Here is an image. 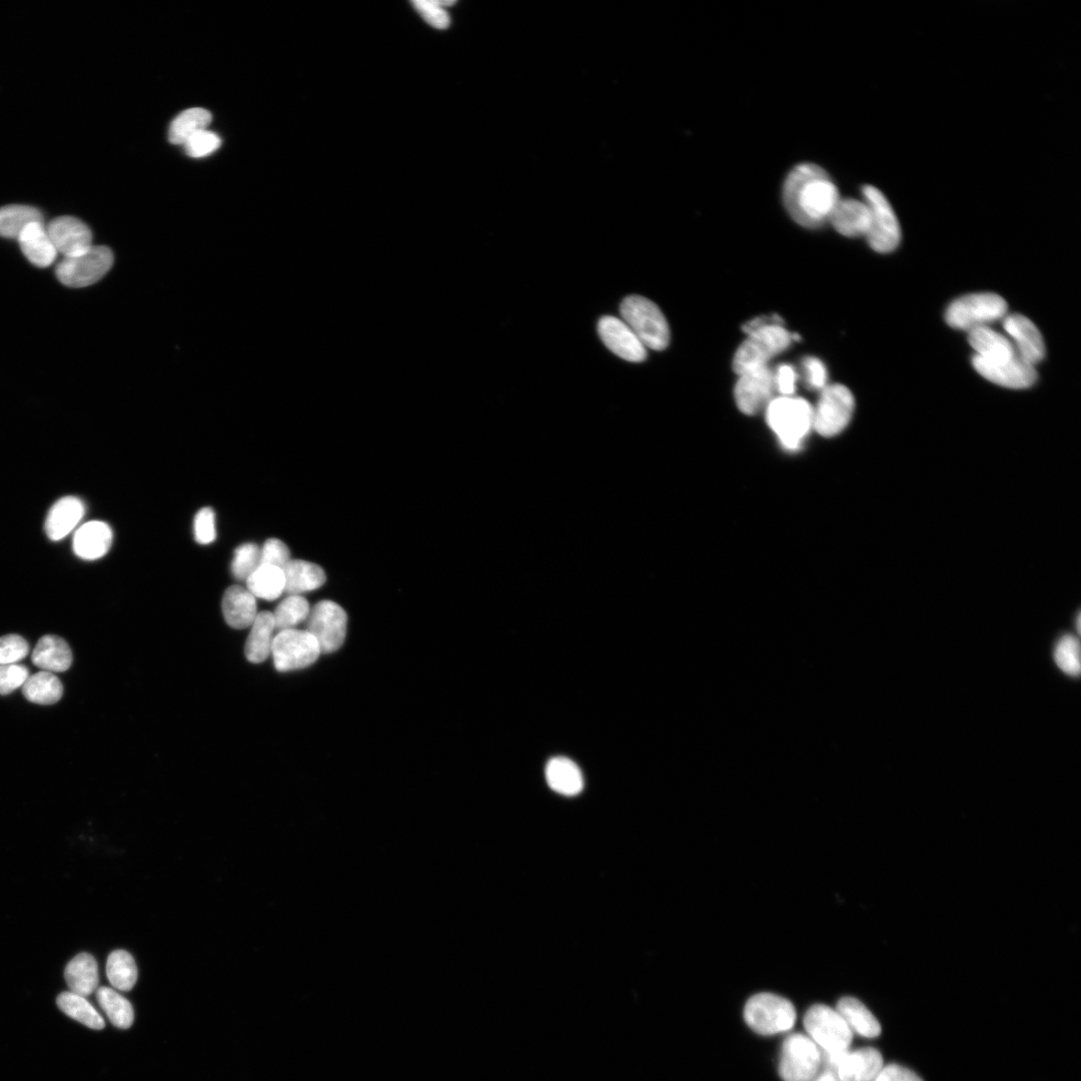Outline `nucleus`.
<instances>
[{"label": "nucleus", "mask_w": 1081, "mask_h": 1081, "mask_svg": "<svg viewBox=\"0 0 1081 1081\" xmlns=\"http://www.w3.org/2000/svg\"><path fill=\"white\" fill-rule=\"evenodd\" d=\"M782 195L790 217L806 229H818L829 222L840 201L835 184L814 164L794 168L785 180Z\"/></svg>", "instance_id": "f257e3e1"}, {"label": "nucleus", "mask_w": 1081, "mask_h": 1081, "mask_svg": "<svg viewBox=\"0 0 1081 1081\" xmlns=\"http://www.w3.org/2000/svg\"><path fill=\"white\" fill-rule=\"evenodd\" d=\"M743 331L748 338L733 359V370L738 376L768 367L772 358L793 343V334L784 327L779 315L755 318L743 326Z\"/></svg>", "instance_id": "f03ea898"}, {"label": "nucleus", "mask_w": 1081, "mask_h": 1081, "mask_svg": "<svg viewBox=\"0 0 1081 1081\" xmlns=\"http://www.w3.org/2000/svg\"><path fill=\"white\" fill-rule=\"evenodd\" d=\"M765 411L768 426L788 450L800 448L813 429V407L802 398L776 397Z\"/></svg>", "instance_id": "7ed1b4c3"}, {"label": "nucleus", "mask_w": 1081, "mask_h": 1081, "mask_svg": "<svg viewBox=\"0 0 1081 1081\" xmlns=\"http://www.w3.org/2000/svg\"><path fill=\"white\" fill-rule=\"evenodd\" d=\"M1008 315L1006 301L993 293H975L958 298L946 310L945 321L953 329L969 333L990 327Z\"/></svg>", "instance_id": "20e7f679"}, {"label": "nucleus", "mask_w": 1081, "mask_h": 1081, "mask_svg": "<svg viewBox=\"0 0 1081 1081\" xmlns=\"http://www.w3.org/2000/svg\"><path fill=\"white\" fill-rule=\"evenodd\" d=\"M622 320L630 327L644 347L665 350L670 343V330L661 310L640 296L626 298L620 306Z\"/></svg>", "instance_id": "39448f33"}, {"label": "nucleus", "mask_w": 1081, "mask_h": 1081, "mask_svg": "<svg viewBox=\"0 0 1081 1081\" xmlns=\"http://www.w3.org/2000/svg\"><path fill=\"white\" fill-rule=\"evenodd\" d=\"M794 1005L773 993H758L746 1003L744 1017L749 1027L761 1035H773L792 1029L796 1021Z\"/></svg>", "instance_id": "423d86ee"}, {"label": "nucleus", "mask_w": 1081, "mask_h": 1081, "mask_svg": "<svg viewBox=\"0 0 1081 1081\" xmlns=\"http://www.w3.org/2000/svg\"><path fill=\"white\" fill-rule=\"evenodd\" d=\"M871 223L866 236L870 248L879 254L895 251L901 242V228L897 216L884 194L873 186L862 189Z\"/></svg>", "instance_id": "0eeeda50"}, {"label": "nucleus", "mask_w": 1081, "mask_h": 1081, "mask_svg": "<svg viewBox=\"0 0 1081 1081\" xmlns=\"http://www.w3.org/2000/svg\"><path fill=\"white\" fill-rule=\"evenodd\" d=\"M854 410L855 399L847 387L828 385L813 408V429L822 437H835L847 428Z\"/></svg>", "instance_id": "6e6552de"}, {"label": "nucleus", "mask_w": 1081, "mask_h": 1081, "mask_svg": "<svg viewBox=\"0 0 1081 1081\" xmlns=\"http://www.w3.org/2000/svg\"><path fill=\"white\" fill-rule=\"evenodd\" d=\"M804 1027L808 1037L823 1052L849 1050L853 1032L838 1013L824 1004H816L808 1009L804 1017Z\"/></svg>", "instance_id": "1a4fd4ad"}, {"label": "nucleus", "mask_w": 1081, "mask_h": 1081, "mask_svg": "<svg viewBox=\"0 0 1081 1081\" xmlns=\"http://www.w3.org/2000/svg\"><path fill=\"white\" fill-rule=\"evenodd\" d=\"M114 254L104 246H93L88 252L64 258L57 267V277L70 288H86L101 281L112 269Z\"/></svg>", "instance_id": "9d476101"}, {"label": "nucleus", "mask_w": 1081, "mask_h": 1081, "mask_svg": "<svg viewBox=\"0 0 1081 1081\" xmlns=\"http://www.w3.org/2000/svg\"><path fill=\"white\" fill-rule=\"evenodd\" d=\"M821 1064L822 1052L808 1036L794 1033L784 1040L779 1063L783 1081H811Z\"/></svg>", "instance_id": "9b49d317"}, {"label": "nucleus", "mask_w": 1081, "mask_h": 1081, "mask_svg": "<svg viewBox=\"0 0 1081 1081\" xmlns=\"http://www.w3.org/2000/svg\"><path fill=\"white\" fill-rule=\"evenodd\" d=\"M321 653L317 640L308 631L283 630L273 641L274 663L280 672L307 668L318 660Z\"/></svg>", "instance_id": "f8f14e48"}, {"label": "nucleus", "mask_w": 1081, "mask_h": 1081, "mask_svg": "<svg viewBox=\"0 0 1081 1081\" xmlns=\"http://www.w3.org/2000/svg\"><path fill=\"white\" fill-rule=\"evenodd\" d=\"M348 615L337 603L324 600L311 609L308 632L317 640L324 654L338 651L347 635Z\"/></svg>", "instance_id": "ddd939ff"}, {"label": "nucleus", "mask_w": 1081, "mask_h": 1081, "mask_svg": "<svg viewBox=\"0 0 1081 1081\" xmlns=\"http://www.w3.org/2000/svg\"><path fill=\"white\" fill-rule=\"evenodd\" d=\"M774 375L769 367L739 376L734 396L738 409L746 415H756L774 399Z\"/></svg>", "instance_id": "4468645a"}, {"label": "nucleus", "mask_w": 1081, "mask_h": 1081, "mask_svg": "<svg viewBox=\"0 0 1081 1081\" xmlns=\"http://www.w3.org/2000/svg\"><path fill=\"white\" fill-rule=\"evenodd\" d=\"M974 370L985 380L997 386L1024 390L1032 387L1038 378L1035 367L1024 362L1018 356L1002 363H987L975 356L972 358Z\"/></svg>", "instance_id": "2eb2a0df"}, {"label": "nucleus", "mask_w": 1081, "mask_h": 1081, "mask_svg": "<svg viewBox=\"0 0 1081 1081\" xmlns=\"http://www.w3.org/2000/svg\"><path fill=\"white\" fill-rule=\"evenodd\" d=\"M1004 335L1014 347L1017 356L1024 362L1036 366L1045 357L1043 337L1027 317L1020 314H1008L1002 320Z\"/></svg>", "instance_id": "dca6fc26"}, {"label": "nucleus", "mask_w": 1081, "mask_h": 1081, "mask_svg": "<svg viewBox=\"0 0 1081 1081\" xmlns=\"http://www.w3.org/2000/svg\"><path fill=\"white\" fill-rule=\"evenodd\" d=\"M598 333L605 346L621 359L631 363L647 359L646 348L623 320L603 317L598 323Z\"/></svg>", "instance_id": "f3484780"}, {"label": "nucleus", "mask_w": 1081, "mask_h": 1081, "mask_svg": "<svg viewBox=\"0 0 1081 1081\" xmlns=\"http://www.w3.org/2000/svg\"><path fill=\"white\" fill-rule=\"evenodd\" d=\"M47 230L58 253L65 258L80 256L94 246L92 231L75 217H59L47 226Z\"/></svg>", "instance_id": "a211bd4d"}, {"label": "nucleus", "mask_w": 1081, "mask_h": 1081, "mask_svg": "<svg viewBox=\"0 0 1081 1081\" xmlns=\"http://www.w3.org/2000/svg\"><path fill=\"white\" fill-rule=\"evenodd\" d=\"M829 222L844 237H866L871 223L870 210L864 201L840 199Z\"/></svg>", "instance_id": "6ab92c4d"}, {"label": "nucleus", "mask_w": 1081, "mask_h": 1081, "mask_svg": "<svg viewBox=\"0 0 1081 1081\" xmlns=\"http://www.w3.org/2000/svg\"><path fill=\"white\" fill-rule=\"evenodd\" d=\"M968 342L975 352L974 356L987 363H1002L1017 357L1009 339L991 327L970 331Z\"/></svg>", "instance_id": "aec40b11"}, {"label": "nucleus", "mask_w": 1081, "mask_h": 1081, "mask_svg": "<svg viewBox=\"0 0 1081 1081\" xmlns=\"http://www.w3.org/2000/svg\"><path fill=\"white\" fill-rule=\"evenodd\" d=\"M113 539V530L107 523L92 521L77 531L74 538V551L84 560H98L108 554Z\"/></svg>", "instance_id": "412c9836"}, {"label": "nucleus", "mask_w": 1081, "mask_h": 1081, "mask_svg": "<svg viewBox=\"0 0 1081 1081\" xmlns=\"http://www.w3.org/2000/svg\"><path fill=\"white\" fill-rule=\"evenodd\" d=\"M86 514L85 503L73 496L59 500L51 509L46 521V533L52 541H61L70 535Z\"/></svg>", "instance_id": "4be33fe9"}, {"label": "nucleus", "mask_w": 1081, "mask_h": 1081, "mask_svg": "<svg viewBox=\"0 0 1081 1081\" xmlns=\"http://www.w3.org/2000/svg\"><path fill=\"white\" fill-rule=\"evenodd\" d=\"M883 1066L882 1054L867 1047L849 1050L836 1073L840 1081H874Z\"/></svg>", "instance_id": "5701e85b"}, {"label": "nucleus", "mask_w": 1081, "mask_h": 1081, "mask_svg": "<svg viewBox=\"0 0 1081 1081\" xmlns=\"http://www.w3.org/2000/svg\"><path fill=\"white\" fill-rule=\"evenodd\" d=\"M18 240L24 255L33 265L48 268L56 262L58 251L44 223L30 225Z\"/></svg>", "instance_id": "b1692460"}, {"label": "nucleus", "mask_w": 1081, "mask_h": 1081, "mask_svg": "<svg viewBox=\"0 0 1081 1081\" xmlns=\"http://www.w3.org/2000/svg\"><path fill=\"white\" fill-rule=\"evenodd\" d=\"M223 613L232 628L246 629L253 625L258 615L256 597L242 586H232L225 592Z\"/></svg>", "instance_id": "393cba45"}, {"label": "nucleus", "mask_w": 1081, "mask_h": 1081, "mask_svg": "<svg viewBox=\"0 0 1081 1081\" xmlns=\"http://www.w3.org/2000/svg\"><path fill=\"white\" fill-rule=\"evenodd\" d=\"M32 661L43 671L62 673L71 668L73 653L67 641L58 636L47 635L38 642Z\"/></svg>", "instance_id": "a878e982"}, {"label": "nucleus", "mask_w": 1081, "mask_h": 1081, "mask_svg": "<svg viewBox=\"0 0 1081 1081\" xmlns=\"http://www.w3.org/2000/svg\"><path fill=\"white\" fill-rule=\"evenodd\" d=\"M286 579L285 592L301 595L323 587L327 575L322 567L304 560H291L283 569Z\"/></svg>", "instance_id": "bb28decb"}, {"label": "nucleus", "mask_w": 1081, "mask_h": 1081, "mask_svg": "<svg viewBox=\"0 0 1081 1081\" xmlns=\"http://www.w3.org/2000/svg\"><path fill=\"white\" fill-rule=\"evenodd\" d=\"M275 630L273 613L265 611L257 615L245 647L246 657L251 663L260 664L270 657Z\"/></svg>", "instance_id": "cd10ccee"}, {"label": "nucleus", "mask_w": 1081, "mask_h": 1081, "mask_svg": "<svg viewBox=\"0 0 1081 1081\" xmlns=\"http://www.w3.org/2000/svg\"><path fill=\"white\" fill-rule=\"evenodd\" d=\"M66 981L72 992L88 997L99 986V968L95 957L89 953L77 955L67 965Z\"/></svg>", "instance_id": "c85d7f7f"}, {"label": "nucleus", "mask_w": 1081, "mask_h": 1081, "mask_svg": "<svg viewBox=\"0 0 1081 1081\" xmlns=\"http://www.w3.org/2000/svg\"><path fill=\"white\" fill-rule=\"evenodd\" d=\"M546 778L554 791L566 796L577 795L584 787L581 770L576 763L565 757H556L548 762Z\"/></svg>", "instance_id": "c756f323"}, {"label": "nucleus", "mask_w": 1081, "mask_h": 1081, "mask_svg": "<svg viewBox=\"0 0 1081 1081\" xmlns=\"http://www.w3.org/2000/svg\"><path fill=\"white\" fill-rule=\"evenodd\" d=\"M836 1010L853 1033L866 1038H875L880 1035L879 1021L860 1000L854 997H843L838 1001Z\"/></svg>", "instance_id": "7c9ffc66"}, {"label": "nucleus", "mask_w": 1081, "mask_h": 1081, "mask_svg": "<svg viewBox=\"0 0 1081 1081\" xmlns=\"http://www.w3.org/2000/svg\"><path fill=\"white\" fill-rule=\"evenodd\" d=\"M44 223L42 212L32 206L10 205L0 208V237L19 239L27 227Z\"/></svg>", "instance_id": "2f4dec72"}, {"label": "nucleus", "mask_w": 1081, "mask_h": 1081, "mask_svg": "<svg viewBox=\"0 0 1081 1081\" xmlns=\"http://www.w3.org/2000/svg\"><path fill=\"white\" fill-rule=\"evenodd\" d=\"M23 694L33 703L53 705L64 695V686L54 673L41 671L28 678L23 686Z\"/></svg>", "instance_id": "473e14b6"}, {"label": "nucleus", "mask_w": 1081, "mask_h": 1081, "mask_svg": "<svg viewBox=\"0 0 1081 1081\" xmlns=\"http://www.w3.org/2000/svg\"><path fill=\"white\" fill-rule=\"evenodd\" d=\"M247 589L256 597L274 601L285 592L286 579L283 569L261 565L246 581Z\"/></svg>", "instance_id": "72a5a7b5"}, {"label": "nucleus", "mask_w": 1081, "mask_h": 1081, "mask_svg": "<svg viewBox=\"0 0 1081 1081\" xmlns=\"http://www.w3.org/2000/svg\"><path fill=\"white\" fill-rule=\"evenodd\" d=\"M57 1003L64 1013L91 1029L102 1030L106 1026L103 1016L85 996L67 991L59 995Z\"/></svg>", "instance_id": "f704fd0d"}, {"label": "nucleus", "mask_w": 1081, "mask_h": 1081, "mask_svg": "<svg viewBox=\"0 0 1081 1081\" xmlns=\"http://www.w3.org/2000/svg\"><path fill=\"white\" fill-rule=\"evenodd\" d=\"M212 114L201 108L190 109L179 115L170 127L169 140L173 145L184 146L197 133L208 130Z\"/></svg>", "instance_id": "c9c22d12"}, {"label": "nucleus", "mask_w": 1081, "mask_h": 1081, "mask_svg": "<svg viewBox=\"0 0 1081 1081\" xmlns=\"http://www.w3.org/2000/svg\"><path fill=\"white\" fill-rule=\"evenodd\" d=\"M97 999L113 1025L121 1029H128L133 1025V1005L121 993L110 987H101L97 990Z\"/></svg>", "instance_id": "e433bc0d"}, {"label": "nucleus", "mask_w": 1081, "mask_h": 1081, "mask_svg": "<svg viewBox=\"0 0 1081 1081\" xmlns=\"http://www.w3.org/2000/svg\"><path fill=\"white\" fill-rule=\"evenodd\" d=\"M107 974L111 984L120 991H130L138 980V967L131 953L116 950L109 956Z\"/></svg>", "instance_id": "4c0bfd02"}, {"label": "nucleus", "mask_w": 1081, "mask_h": 1081, "mask_svg": "<svg viewBox=\"0 0 1081 1081\" xmlns=\"http://www.w3.org/2000/svg\"><path fill=\"white\" fill-rule=\"evenodd\" d=\"M311 607L301 595H290L277 607L274 615L276 629L283 631L296 627L309 618Z\"/></svg>", "instance_id": "58836bf2"}, {"label": "nucleus", "mask_w": 1081, "mask_h": 1081, "mask_svg": "<svg viewBox=\"0 0 1081 1081\" xmlns=\"http://www.w3.org/2000/svg\"><path fill=\"white\" fill-rule=\"evenodd\" d=\"M1053 658L1057 667L1070 677L1080 674V645L1078 639L1070 634L1062 636L1056 643Z\"/></svg>", "instance_id": "ea45409f"}, {"label": "nucleus", "mask_w": 1081, "mask_h": 1081, "mask_svg": "<svg viewBox=\"0 0 1081 1081\" xmlns=\"http://www.w3.org/2000/svg\"><path fill=\"white\" fill-rule=\"evenodd\" d=\"M260 566L261 549L256 544L247 543L235 551L232 572L236 579L247 581Z\"/></svg>", "instance_id": "a19ab883"}, {"label": "nucleus", "mask_w": 1081, "mask_h": 1081, "mask_svg": "<svg viewBox=\"0 0 1081 1081\" xmlns=\"http://www.w3.org/2000/svg\"><path fill=\"white\" fill-rule=\"evenodd\" d=\"M221 146L222 140L220 137L208 129L194 135L183 147L188 156L194 159H201L212 155L218 151Z\"/></svg>", "instance_id": "79ce46f5"}, {"label": "nucleus", "mask_w": 1081, "mask_h": 1081, "mask_svg": "<svg viewBox=\"0 0 1081 1081\" xmlns=\"http://www.w3.org/2000/svg\"><path fill=\"white\" fill-rule=\"evenodd\" d=\"M30 653V645L23 637L11 634L0 638V665L17 664Z\"/></svg>", "instance_id": "37998d69"}, {"label": "nucleus", "mask_w": 1081, "mask_h": 1081, "mask_svg": "<svg viewBox=\"0 0 1081 1081\" xmlns=\"http://www.w3.org/2000/svg\"><path fill=\"white\" fill-rule=\"evenodd\" d=\"M30 677L29 669L17 664L0 665V695H9L23 687Z\"/></svg>", "instance_id": "c03bdc74"}, {"label": "nucleus", "mask_w": 1081, "mask_h": 1081, "mask_svg": "<svg viewBox=\"0 0 1081 1081\" xmlns=\"http://www.w3.org/2000/svg\"><path fill=\"white\" fill-rule=\"evenodd\" d=\"M805 383L810 390L822 392L828 386V372L825 364L816 357L802 360Z\"/></svg>", "instance_id": "a18cd8bd"}, {"label": "nucleus", "mask_w": 1081, "mask_h": 1081, "mask_svg": "<svg viewBox=\"0 0 1081 1081\" xmlns=\"http://www.w3.org/2000/svg\"><path fill=\"white\" fill-rule=\"evenodd\" d=\"M413 6L430 26L438 30H445L450 26V17L437 0H415Z\"/></svg>", "instance_id": "49530a36"}, {"label": "nucleus", "mask_w": 1081, "mask_h": 1081, "mask_svg": "<svg viewBox=\"0 0 1081 1081\" xmlns=\"http://www.w3.org/2000/svg\"><path fill=\"white\" fill-rule=\"evenodd\" d=\"M195 539L199 544L209 545L216 540V515L212 508L200 510L195 518Z\"/></svg>", "instance_id": "de8ad7c7"}, {"label": "nucleus", "mask_w": 1081, "mask_h": 1081, "mask_svg": "<svg viewBox=\"0 0 1081 1081\" xmlns=\"http://www.w3.org/2000/svg\"><path fill=\"white\" fill-rule=\"evenodd\" d=\"M291 561L288 546L279 539H269L261 550V565H270L284 569Z\"/></svg>", "instance_id": "09e8293b"}, {"label": "nucleus", "mask_w": 1081, "mask_h": 1081, "mask_svg": "<svg viewBox=\"0 0 1081 1081\" xmlns=\"http://www.w3.org/2000/svg\"><path fill=\"white\" fill-rule=\"evenodd\" d=\"M773 375L775 389L780 396H794L799 380L796 369L789 364H782L776 369L775 373L773 372Z\"/></svg>", "instance_id": "8fccbe9b"}, {"label": "nucleus", "mask_w": 1081, "mask_h": 1081, "mask_svg": "<svg viewBox=\"0 0 1081 1081\" xmlns=\"http://www.w3.org/2000/svg\"><path fill=\"white\" fill-rule=\"evenodd\" d=\"M874 1081H923L916 1073L899 1064L883 1066Z\"/></svg>", "instance_id": "3c124183"}, {"label": "nucleus", "mask_w": 1081, "mask_h": 1081, "mask_svg": "<svg viewBox=\"0 0 1081 1081\" xmlns=\"http://www.w3.org/2000/svg\"><path fill=\"white\" fill-rule=\"evenodd\" d=\"M811 1081H840L837 1073L828 1069H825L821 1073H818Z\"/></svg>", "instance_id": "603ef678"}]
</instances>
